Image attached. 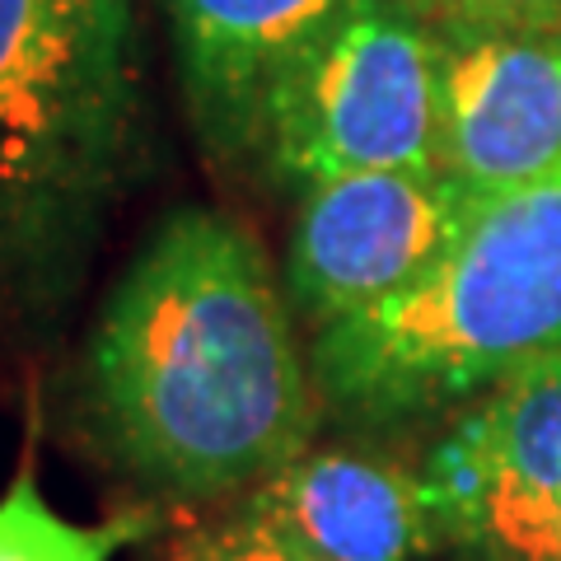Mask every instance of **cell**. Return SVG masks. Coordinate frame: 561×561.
<instances>
[{"instance_id": "cell-2", "label": "cell", "mask_w": 561, "mask_h": 561, "mask_svg": "<svg viewBox=\"0 0 561 561\" xmlns=\"http://www.w3.org/2000/svg\"><path fill=\"white\" fill-rule=\"evenodd\" d=\"M552 356H561V173L482 197L421 280L313 332L309 370L337 416L408 426L472 408Z\"/></svg>"}, {"instance_id": "cell-1", "label": "cell", "mask_w": 561, "mask_h": 561, "mask_svg": "<svg viewBox=\"0 0 561 561\" xmlns=\"http://www.w3.org/2000/svg\"><path fill=\"white\" fill-rule=\"evenodd\" d=\"M99 445L183 501L230 496L313 449L319 383L262 243L183 206L113 286L80 365Z\"/></svg>"}, {"instance_id": "cell-6", "label": "cell", "mask_w": 561, "mask_h": 561, "mask_svg": "<svg viewBox=\"0 0 561 561\" xmlns=\"http://www.w3.org/2000/svg\"><path fill=\"white\" fill-rule=\"evenodd\" d=\"M472 197L435 169L342 173L300 192L286 300L323 332L426 276L463 230Z\"/></svg>"}, {"instance_id": "cell-12", "label": "cell", "mask_w": 561, "mask_h": 561, "mask_svg": "<svg viewBox=\"0 0 561 561\" xmlns=\"http://www.w3.org/2000/svg\"><path fill=\"white\" fill-rule=\"evenodd\" d=\"M173 561H313V557H305L295 542L272 534L267 524H257L253 515L234 511L230 519H220V524L192 529L179 542Z\"/></svg>"}, {"instance_id": "cell-9", "label": "cell", "mask_w": 561, "mask_h": 561, "mask_svg": "<svg viewBox=\"0 0 561 561\" xmlns=\"http://www.w3.org/2000/svg\"><path fill=\"white\" fill-rule=\"evenodd\" d=\"M239 511L313 561H421L440 552L426 472L365 449H305L249 486Z\"/></svg>"}, {"instance_id": "cell-7", "label": "cell", "mask_w": 561, "mask_h": 561, "mask_svg": "<svg viewBox=\"0 0 561 561\" xmlns=\"http://www.w3.org/2000/svg\"><path fill=\"white\" fill-rule=\"evenodd\" d=\"M435 43V173L472 197H505L561 173V28L459 33Z\"/></svg>"}, {"instance_id": "cell-3", "label": "cell", "mask_w": 561, "mask_h": 561, "mask_svg": "<svg viewBox=\"0 0 561 561\" xmlns=\"http://www.w3.org/2000/svg\"><path fill=\"white\" fill-rule=\"evenodd\" d=\"M140 131L131 0H0V262L51 267L94 230Z\"/></svg>"}, {"instance_id": "cell-5", "label": "cell", "mask_w": 561, "mask_h": 561, "mask_svg": "<svg viewBox=\"0 0 561 561\" xmlns=\"http://www.w3.org/2000/svg\"><path fill=\"white\" fill-rule=\"evenodd\" d=\"M421 472L454 561H561V356L463 408Z\"/></svg>"}, {"instance_id": "cell-10", "label": "cell", "mask_w": 561, "mask_h": 561, "mask_svg": "<svg viewBox=\"0 0 561 561\" xmlns=\"http://www.w3.org/2000/svg\"><path fill=\"white\" fill-rule=\"evenodd\" d=\"M150 529V511L113 515L108 524H70L43 501L33 468L24 463L20 478L0 496V561H113Z\"/></svg>"}, {"instance_id": "cell-4", "label": "cell", "mask_w": 561, "mask_h": 561, "mask_svg": "<svg viewBox=\"0 0 561 561\" xmlns=\"http://www.w3.org/2000/svg\"><path fill=\"white\" fill-rule=\"evenodd\" d=\"M440 43L393 0H360L276 84L262 154L280 183L435 169Z\"/></svg>"}, {"instance_id": "cell-11", "label": "cell", "mask_w": 561, "mask_h": 561, "mask_svg": "<svg viewBox=\"0 0 561 561\" xmlns=\"http://www.w3.org/2000/svg\"><path fill=\"white\" fill-rule=\"evenodd\" d=\"M402 14L435 33H515V28H561V0H393Z\"/></svg>"}, {"instance_id": "cell-8", "label": "cell", "mask_w": 561, "mask_h": 561, "mask_svg": "<svg viewBox=\"0 0 561 561\" xmlns=\"http://www.w3.org/2000/svg\"><path fill=\"white\" fill-rule=\"evenodd\" d=\"M183 66V94L210 154L262 150L267 103L290 66L360 0H160Z\"/></svg>"}]
</instances>
